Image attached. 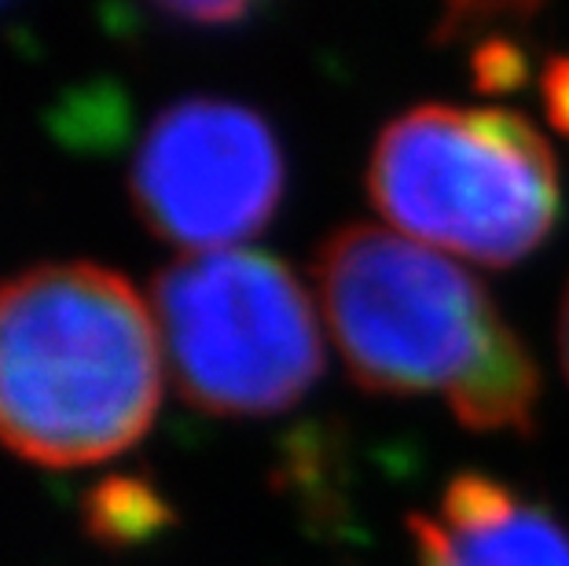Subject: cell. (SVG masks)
<instances>
[{"instance_id":"cell-4","label":"cell","mask_w":569,"mask_h":566,"mask_svg":"<svg viewBox=\"0 0 569 566\" xmlns=\"http://www.w3.org/2000/svg\"><path fill=\"white\" fill-rule=\"evenodd\" d=\"M151 309L180 397L210 416H276L323 376L309 291L250 247L184 255L154 276Z\"/></svg>"},{"instance_id":"cell-10","label":"cell","mask_w":569,"mask_h":566,"mask_svg":"<svg viewBox=\"0 0 569 566\" xmlns=\"http://www.w3.org/2000/svg\"><path fill=\"white\" fill-rule=\"evenodd\" d=\"M559 360H562V371L569 379V284H566L562 302H559Z\"/></svg>"},{"instance_id":"cell-3","label":"cell","mask_w":569,"mask_h":566,"mask_svg":"<svg viewBox=\"0 0 569 566\" xmlns=\"http://www.w3.org/2000/svg\"><path fill=\"white\" fill-rule=\"evenodd\" d=\"M368 196L397 232L489 269L529 258L562 214L559 162L522 115L422 103L379 132Z\"/></svg>"},{"instance_id":"cell-7","label":"cell","mask_w":569,"mask_h":566,"mask_svg":"<svg viewBox=\"0 0 569 566\" xmlns=\"http://www.w3.org/2000/svg\"><path fill=\"white\" fill-rule=\"evenodd\" d=\"M84 523L96 537L126 545V540H140L162 529L169 523V508L148 481L107 478L84 500Z\"/></svg>"},{"instance_id":"cell-2","label":"cell","mask_w":569,"mask_h":566,"mask_svg":"<svg viewBox=\"0 0 569 566\" xmlns=\"http://www.w3.org/2000/svg\"><path fill=\"white\" fill-rule=\"evenodd\" d=\"M154 309L122 272L59 261L0 280V445L41 467L126 453L162 401Z\"/></svg>"},{"instance_id":"cell-9","label":"cell","mask_w":569,"mask_h":566,"mask_svg":"<svg viewBox=\"0 0 569 566\" xmlns=\"http://www.w3.org/2000/svg\"><path fill=\"white\" fill-rule=\"evenodd\" d=\"M540 100L548 122L569 137V56H555L540 75Z\"/></svg>"},{"instance_id":"cell-5","label":"cell","mask_w":569,"mask_h":566,"mask_svg":"<svg viewBox=\"0 0 569 566\" xmlns=\"http://www.w3.org/2000/svg\"><path fill=\"white\" fill-rule=\"evenodd\" d=\"M283 185V148L264 115L221 96H188L154 115L129 173L143 225L184 255L258 236Z\"/></svg>"},{"instance_id":"cell-1","label":"cell","mask_w":569,"mask_h":566,"mask_svg":"<svg viewBox=\"0 0 569 566\" xmlns=\"http://www.w3.org/2000/svg\"><path fill=\"white\" fill-rule=\"evenodd\" d=\"M327 331L360 390L438 394L478 435H532L540 365L486 284L379 225H342L312 261Z\"/></svg>"},{"instance_id":"cell-8","label":"cell","mask_w":569,"mask_h":566,"mask_svg":"<svg viewBox=\"0 0 569 566\" xmlns=\"http://www.w3.org/2000/svg\"><path fill=\"white\" fill-rule=\"evenodd\" d=\"M475 78L481 89L507 92L526 81V56L511 41H486L475 52Z\"/></svg>"},{"instance_id":"cell-6","label":"cell","mask_w":569,"mask_h":566,"mask_svg":"<svg viewBox=\"0 0 569 566\" xmlns=\"http://www.w3.org/2000/svg\"><path fill=\"white\" fill-rule=\"evenodd\" d=\"M419 566H569V526L507 481L459 471L433 512L408 515Z\"/></svg>"}]
</instances>
